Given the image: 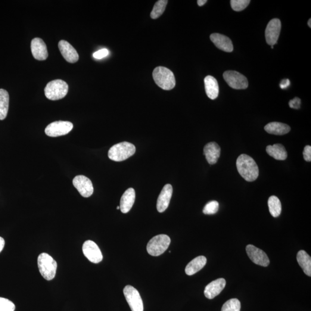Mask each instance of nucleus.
I'll return each instance as SVG.
<instances>
[{
  "label": "nucleus",
  "mask_w": 311,
  "mask_h": 311,
  "mask_svg": "<svg viewBox=\"0 0 311 311\" xmlns=\"http://www.w3.org/2000/svg\"><path fill=\"white\" fill-rule=\"evenodd\" d=\"M236 167L240 175L247 182H253L259 176L257 164L248 155L242 154L236 161Z\"/></svg>",
  "instance_id": "obj_1"
},
{
  "label": "nucleus",
  "mask_w": 311,
  "mask_h": 311,
  "mask_svg": "<svg viewBox=\"0 0 311 311\" xmlns=\"http://www.w3.org/2000/svg\"><path fill=\"white\" fill-rule=\"evenodd\" d=\"M155 82L161 89L169 91L176 85L175 76L172 71L163 67L156 68L153 71Z\"/></svg>",
  "instance_id": "obj_2"
},
{
  "label": "nucleus",
  "mask_w": 311,
  "mask_h": 311,
  "mask_svg": "<svg viewBox=\"0 0 311 311\" xmlns=\"http://www.w3.org/2000/svg\"><path fill=\"white\" fill-rule=\"evenodd\" d=\"M135 146L128 142H122L114 145L108 151V156L114 161H122L135 154Z\"/></svg>",
  "instance_id": "obj_3"
},
{
  "label": "nucleus",
  "mask_w": 311,
  "mask_h": 311,
  "mask_svg": "<svg viewBox=\"0 0 311 311\" xmlns=\"http://www.w3.org/2000/svg\"><path fill=\"white\" fill-rule=\"evenodd\" d=\"M38 266L40 273L45 279L51 281L54 279L57 272V263L50 255L40 254L38 258Z\"/></svg>",
  "instance_id": "obj_4"
},
{
  "label": "nucleus",
  "mask_w": 311,
  "mask_h": 311,
  "mask_svg": "<svg viewBox=\"0 0 311 311\" xmlns=\"http://www.w3.org/2000/svg\"><path fill=\"white\" fill-rule=\"evenodd\" d=\"M68 84L62 80H55L49 82L45 87L46 98L51 101H57L63 99L68 92Z\"/></svg>",
  "instance_id": "obj_5"
},
{
  "label": "nucleus",
  "mask_w": 311,
  "mask_h": 311,
  "mask_svg": "<svg viewBox=\"0 0 311 311\" xmlns=\"http://www.w3.org/2000/svg\"><path fill=\"white\" fill-rule=\"evenodd\" d=\"M171 239L166 235H158L152 238L147 245V251L152 256L157 257L163 254L170 246Z\"/></svg>",
  "instance_id": "obj_6"
},
{
  "label": "nucleus",
  "mask_w": 311,
  "mask_h": 311,
  "mask_svg": "<svg viewBox=\"0 0 311 311\" xmlns=\"http://www.w3.org/2000/svg\"><path fill=\"white\" fill-rule=\"evenodd\" d=\"M123 294L132 311H144V305L139 292L131 285L123 289Z\"/></svg>",
  "instance_id": "obj_7"
},
{
  "label": "nucleus",
  "mask_w": 311,
  "mask_h": 311,
  "mask_svg": "<svg viewBox=\"0 0 311 311\" xmlns=\"http://www.w3.org/2000/svg\"><path fill=\"white\" fill-rule=\"evenodd\" d=\"M73 124L68 121H55L49 124L46 127L45 133L52 138L64 136L69 133L73 129Z\"/></svg>",
  "instance_id": "obj_8"
},
{
  "label": "nucleus",
  "mask_w": 311,
  "mask_h": 311,
  "mask_svg": "<svg viewBox=\"0 0 311 311\" xmlns=\"http://www.w3.org/2000/svg\"><path fill=\"white\" fill-rule=\"evenodd\" d=\"M224 79L230 87L235 89H246L248 82L246 77L236 71L228 70L223 74Z\"/></svg>",
  "instance_id": "obj_9"
},
{
  "label": "nucleus",
  "mask_w": 311,
  "mask_h": 311,
  "mask_svg": "<svg viewBox=\"0 0 311 311\" xmlns=\"http://www.w3.org/2000/svg\"><path fill=\"white\" fill-rule=\"evenodd\" d=\"M84 255L90 262L99 263L103 260V255L100 248L94 242L87 241L83 245Z\"/></svg>",
  "instance_id": "obj_10"
},
{
  "label": "nucleus",
  "mask_w": 311,
  "mask_h": 311,
  "mask_svg": "<svg viewBox=\"0 0 311 311\" xmlns=\"http://www.w3.org/2000/svg\"><path fill=\"white\" fill-rule=\"evenodd\" d=\"M73 185L82 197L88 198L93 192L91 180L84 175H78L73 180Z\"/></svg>",
  "instance_id": "obj_11"
},
{
  "label": "nucleus",
  "mask_w": 311,
  "mask_h": 311,
  "mask_svg": "<svg viewBox=\"0 0 311 311\" xmlns=\"http://www.w3.org/2000/svg\"><path fill=\"white\" fill-rule=\"evenodd\" d=\"M281 29V23L278 18H273L270 20L265 31L266 40L267 44L273 46L279 38Z\"/></svg>",
  "instance_id": "obj_12"
},
{
  "label": "nucleus",
  "mask_w": 311,
  "mask_h": 311,
  "mask_svg": "<svg viewBox=\"0 0 311 311\" xmlns=\"http://www.w3.org/2000/svg\"><path fill=\"white\" fill-rule=\"evenodd\" d=\"M246 252L252 262L263 267L269 266L270 260L264 252L260 249L249 244L246 247Z\"/></svg>",
  "instance_id": "obj_13"
},
{
  "label": "nucleus",
  "mask_w": 311,
  "mask_h": 311,
  "mask_svg": "<svg viewBox=\"0 0 311 311\" xmlns=\"http://www.w3.org/2000/svg\"><path fill=\"white\" fill-rule=\"evenodd\" d=\"M31 52L34 57L37 60L44 61L48 57V49L42 39L35 38L32 40L31 45Z\"/></svg>",
  "instance_id": "obj_14"
},
{
  "label": "nucleus",
  "mask_w": 311,
  "mask_h": 311,
  "mask_svg": "<svg viewBox=\"0 0 311 311\" xmlns=\"http://www.w3.org/2000/svg\"><path fill=\"white\" fill-rule=\"evenodd\" d=\"M59 49L65 60L69 63H75L79 60V56L76 49L66 40H62L58 43Z\"/></svg>",
  "instance_id": "obj_15"
},
{
  "label": "nucleus",
  "mask_w": 311,
  "mask_h": 311,
  "mask_svg": "<svg viewBox=\"0 0 311 311\" xmlns=\"http://www.w3.org/2000/svg\"><path fill=\"white\" fill-rule=\"evenodd\" d=\"M173 192V186L170 184L165 185L158 196L157 201V209L158 212L163 213L169 206Z\"/></svg>",
  "instance_id": "obj_16"
},
{
  "label": "nucleus",
  "mask_w": 311,
  "mask_h": 311,
  "mask_svg": "<svg viewBox=\"0 0 311 311\" xmlns=\"http://www.w3.org/2000/svg\"><path fill=\"white\" fill-rule=\"evenodd\" d=\"M226 285V281L225 278H219L210 283L204 291L205 297L208 299H213L217 295L220 294Z\"/></svg>",
  "instance_id": "obj_17"
},
{
  "label": "nucleus",
  "mask_w": 311,
  "mask_h": 311,
  "mask_svg": "<svg viewBox=\"0 0 311 311\" xmlns=\"http://www.w3.org/2000/svg\"><path fill=\"white\" fill-rule=\"evenodd\" d=\"M210 40L218 49L225 52H231L233 51L231 40L222 34L214 33L210 36Z\"/></svg>",
  "instance_id": "obj_18"
},
{
  "label": "nucleus",
  "mask_w": 311,
  "mask_h": 311,
  "mask_svg": "<svg viewBox=\"0 0 311 311\" xmlns=\"http://www.w3.org/2000/svg\"><path fill=\"white\" fill-rule=\"evenodd\" d=\"M204 153L208 163L213 165L217 162L220 156L221 148L216 142H211L205 145Z\"/></svg>",
  "instance_id": "obj_19"
},
{
  "label": "nucleus",
  "mask_w": 311,
  "mask_h": 311,
  "mask_svg": "<svg viewBox=\"0 0 311 311\" xmlns=\"http://www.w3.org/2000/svg\"><path fill=\"white\" fill-rule=\"evenodd\" d=\"M136 199V192L133 188H129L124 192L121 197L120 209L123 213H128L133 206Z\"/></svg>",
  "instance_id": "obj_20"
},
{
  "label": "nucleus",
  "mask_w": 311,
  "mask_h": 311,
  "mask_svg": "<svg viewBox=\"0 0 311 311\" xmlns=\"http://www.w3.org/2000/svg\"><path fill=\"white\" fill-rule=\"evenodd\" d=\"M205 91L210 99H216L219 93V87L217 80L213 76H207L204 79Z\"/></svg>",
  "instance_id": "obj_21"
},
{
  "label": "nucleus",
  "mask_w": 311,
  "mask_h": 311,
  "mask_svg": "<svg viewBox=\"0 0 311 311\" xmlns=\"http://www.w3.org/2000/svg\"><path fill=\"white\" fill-rule=\"evenodd\" d=\"M207 258L204 256H199L194 258L187 265L185 272L187 275L192 276L195 275L201 270L207 264Z\"/></svg>",
  "instance_id": "obj_22"
},
{
  "label": "nucleus",
  "mask_w": 311,
  "mask_h": 311,
  "mask_svg": "<svg viewBox=\"0 0 311 311\" xmlns=\"http://www.w3.org/2000/svg\"><path fill=\"white\" fill-rule=\"evenodd\" d=\"M264 130L272 135L281 136L290 132L291 127L287 124L273 122L266 124L264 127Z\"/></svg>",
  "instance_id": "obj_23"
},
{
  "label": "nucleus",
  "mask_w": 311,
  "mask_h": 311,
  "mask_svg": "<svg viewBox=\"0 0 311 311\" xmlns=\"http://www.w3.org/2000/svg\"><path fill=\"white\" fill-rule=\"evenodd\" d=\"M266 152L270 156L277 160H285L288 156L287 152L285 147L279 144L267 146Z\"/></svg>",
  "instance_id": "obj_24"
},
{
  "label": "nucleus",
  "mask_w": 311,
  "mask_h": 311,
  "mask_svg": "<svg viewBox=\"0 0 311 311\" xmlns=\"http://www.w3.org/2000/svg\"><path fill=\"white\" fill-rule=\"evenodd\" d=\"M298 264L308 276H311V258L304 250L298 251L297 255Z\"/></svg>",
  "instance_id": "obj_25"
},
{
  "label": "nucleus",
  "mask_w": 311,
  "mask_h": 311,
  "mask_svg": "<svg viewBox=\"0 0 311 311\" xmlns=\"http://www.w3.org/2000/svg\"><path fill=\"white\" fill-rule=\"evenodd\" d=\"M9 103L8 92L5 89H0V120L7 117Z\"/></svg>",
  "instance_id": "obj_26"
},
{
  "label": "nucleus",
  "mask_w": 311,
  "mask_h": 311,
  "mask_svg": "<svg viewBox=\"0 0 311 311\" xmlns=\"http://www.w3.org/2000/svg\"><path fill=\"white\" fill-rule=\"evenodd\" d=\"M268 206L270 214L274 217H278L281 213V203L278 197L272 195L269 198Z\"/></svg>",
  "instance_id": "obj_27"
},
{
  "label": "nucleus",
  "mask_w": 311,
  "mask_h": 311,
  "mask_svg": "<svg viewBox=\"0 0 311 311\" xmlns=\"http://www.w3.org/2000/svg\"><path fill=\"white\" fill-rule=\"evenodd\" d=\"M167 0H159L156 2L153 9L151 12V17L153 19H156L161 17L164 13L167 5Z\"/></svg>",
  "instance_id": "obj_28"
},
{
  "label": "nucleus",
  "mask_w": 311,
  "mask_h": 311,
  "mask_svg": "<svg viewBox=\"0 0 311 311\" xmlns=\"http://www.w3.org/2000/svg\"><path fill=\"white\" fill-rule=\"evenodd\" d=\"M241 304L237 298H231L224 304L222 311H241Z\"/></svg>",
  "instance_id": "obj_29"
},
{
  "label": "nucleus",
  "mask_w": 311,
  "mask_h": 311,
  "mask_svg": "<svg viewBox=\"0 0 311 311\" xmlns=\"http://www.w3.org/2000/svg\"><path fill=\"white\" fill-rule=\"evenodd\" d=\"M250 0H231V5L233 10L240 12L244 10L250 4Z\"/></svg>",
  "instance_id": "obj_30"
},
{
  "label": "nucleus",
  "mask_w": 311,
  "mask_h": 311,
  "mask_svg": "<svg viewBox=\"0 0 311 311\" xmlns=\"http://www.w3.org/2000/svg\"><path fill=\"white\" fill-rule=\"evenodd\" d=\"M219 204L216 201H212L207 203L204 208L203 213L205 214H216L219 210Z\"/></svg>",
  "instance_id": "obj_31"
},
{
  "label": "nucleus",
  "mask_w": 311,
  "mask_h": 311,
  "mask_svg": "<svg viewBox=\"0 0 311 311\" xmlns=\"http://www.w3.org/2000/svg\"><path fill=\"white\" fill-rule=\"evenodd\" d=\"M15 304L7 298L0 297V311H14Z\"/></svg>",
  "instance_id": "obj_32"
},
{
  "label": "nucleus",
  "mask_w": 311,
  "mask_h": 311,
  "mask_svg": "<svg viewBox=\"0 0 311 311\" xmlns=\"http://www.w3.org/2000/svg\"><path fill=\"white\" fill-rule=\"evenodd\" d=\"M109 54V51L107 49H103L93 53V56L96 59H102Z\"/></svg>",
  "instance_id": "obj_33"
},
{
  "label": "nucleus",
  "mask_w": 311,
  "mask_h": 311,
  "mask_svg": "<svg viewBox=\"0 0 311 311\" xmlns=\"http://www.w3.org/2000/svg\"><path fill=\"white\" fill-rule=\"evenodd\" d=\"M303 157L304 160L308 162H310L311 161V147L310 145H307L304 148L303 151Z\"/></svg>",
  "instance_id": "obj_34"
},
{
  "label": "nucleus",
  "mask_w": 311,
  "mask_h": 311,
  "mask_svg": "<svg viewBox=\"0 0 311 311\" xmlns=\"http://www.w3.org/2000/svg\"><path fill=\"white\" fill-rule=\"evenodd\" d=\"M301 100L300 99L295 98L293 100L290 101L289 103V107L292 108L298 109L300 108Z\"/></svg>",
  "instance_id": "obj_35"
},
{
  "label": "nucleus",
  "mask_w": 311,
  "mask_h": 311,
  "mask_svg": "<svg viewBox=\"0 0 311 311\" xmlns=\"http://www.w3.org/2000/svg\"><path fill=\"white\" fill-rule=\"evenodd\" d=\"M290 81H289L288 79L282 80L281 83H280V88L284 89L287 88L288 87L290 86Z\"/></svg>",
  "instance_id": "obj_36"
},
{
  "label": "nucleus",
  "mask_w": 311,
  "mask_h": 311,
  "mask_svg": "<svg viewBox=\"0 0 311 311\" xmlns=\"http://www.w3.org/2000/svg\"><path fill=\"white\" fill-rule=\"evenodd\" d=\"M5 245V241L4 239L1 237H0V253L2 251L3 248H4Z\"/></svg>",
  "instance_id": "obj_37"
},
{
  "label": "nucleus",
  "mask_w": 311,
  "mask_h": 311,
  "mask_svg": "<svg viewBox=\"0 0 311 311\" xmlns=\"http://www.w3.org/2000/svg\"><path fill=\"white\" fill-rule=\"evenodd\" d=\"M207 2V0H198V1H197L198 5L200 6V7H202V6L206 4Z\"/></svg>",
  "instance_id": "obj_38"
},
{
  "label": "nucleus",
  "mask_w": 311,
  "mask_h": 311,
  "mask_svg": "<svg viewBox=\"0 0 311 311\" xmlns=\"http://www.w3.org/2000/svg\"><path fill=\"white\" fill-rule=\"evenodd\" d=\"M308 25H309V26L310 27V28H311V18L309 20V21H308Z\"/></svg>",
  "instance_id": "obj_39"
},
{
  "label": "nucleus",
  "mask_w": 311,
  "mask_h": 311,
  "mask_svg": "<svg viewBox=\"0 0 311 311\" xmlns=\"http://www.w3.org/2000/svg\"><path fill=\"white\" fill-rule=\"evenodd\" d=\"M117 209H120V207H117Z\"/></svg>",
  "instance_id": "obj_40"
}]
</instances>
